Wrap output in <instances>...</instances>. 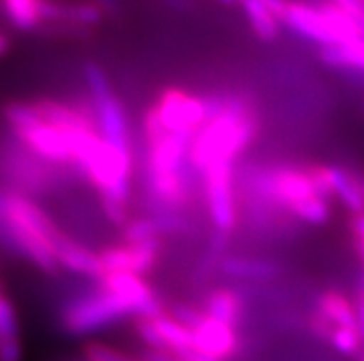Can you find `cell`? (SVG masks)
<instances>
[{
  "mask_svg": "<svg viewBox=\"0 0 364 361\" xmlns=\"http://www.w3.org/2000/svg\"><path fill=\"white\" fill-rule=\"evenodd\" d=\"M261 131L254 98L239 91H222V113L203 123L191 140L189 162L198 175L217 162H237Z\"/></svg>",
  "mask_w": 364,
  "mask_h": 361,
  "instance_id": "cell-1",
  "label": "cell"
},
{
  "mask_svg": "<svg viewBox=\"0 0 364 361\" xmlns=\"http://www.w3.org/2000/svg\"><path fill=\"white\" fill-rule=\"evenodd\" d=\"M124 319H134L128 302L95 286L65 302L60 311V328L73 338H83Z\"/></svg>",
  "mask_w": 364,
  "mask_h": 361,
  "instance_id": "cell-2",
  "label": "cell"
},
{
  "mask_svg": "<svg viewBox=\"0 0 364 361\" xmlns=\"http://www.w3.org/2000/svg\"><path fill=\"white\" fill-rule=\"evenodd\" d=\"M83 79L87 83L89 98L95 107L97 126L104 140L120 151L134 153L128 113L119 96L113 91L109 76L97 61H85L82 67Z\"/></svg>",
  "mask_w": 364,
  "mask_h": 361,
  "instance_id": "cell-3",
  "label": "cell"
},
{
  "mask_svg": "<svg viewBox=\"0 0 364 361\" xmlns=\"http://www.w3.org/2000/svg\"><path fill=\"white\" fill-rule=\"evenodd\" d=\"M205 206L213 229L233 233L240 221V199L237 188V162H217L200 175Z\"/></svg>",
  "mask_w": 364,
  "mask_h": 361,
  "instance_id": "cell-4",
  "label": "cell"
},
{
  "mask_svg": "<svg viewBox=\"0 0 364 361\" xmlns=\"http://www.w3.org/2000/svg\"><path fill=\"white\" fill-rule=\"evenodd\" d=\"M152 104L156 106L165 129L172 135L193 138L208 122V109L202 94L198 96L181 87L168 85L161 89Z\"/></svg>",
  "mask_w": 364,
  "mask_h": 361,
  "instance_id": "cell-5",
  "label": "cell"
},
{
  "mask_svg": "<svg viewBox=\"0 0 364 361\" xmlns=\"http://www.w3.org/2000/svg\"><path fill=\"white\" fill-rule=\"evenodd\" d=\"M2 170L9 179V183L15 187V192L26 194V196L46 194L60 183L61 174H63L61 166L45 162L21 144L6 151L2 159Z\"/></svg>",
  "mask_w": 364,
  "mask_h": 361,
  "instance_id": "cell-6",
  "label": "cell"
},
{
  "mask_svg": "<svg viewBox=\"0 0 364 361\" xmlns=\"http://www.w3.org/2000/svg\"><path fill=\"white\" fill-rule=\"evenodd\" d=\"M282 24H285L294 35L301 37L313 45H318V48L342 45L341 35L333 28L322 4H309V2H301V0H287V6L282 15Z\"/></svg>",
  "mask_w": 364,
  "mask_h": 361,
  "instance_id": "cell-7",
  "label": "cell"
},
{
  "mask_svg": "<svg viewBox=\"0 0 364 361\" xmlns=\"http://www.w3.org/2000/svg\"><path fill=\"white\" fill-rule=\"evenodd\" d=\"M163 251V240L154 238L143 243L107 245L98 251L104 273H134L146 277L154 270Z\"/></svg>",
  "mask_w": 364,
  "mask_h": 361,
  "instance_id": "cell-8",
  "label": "cell"
},
{
  "mask_svg": "<svg viewBox=\"0 0 364 361\" xmlns=\"http://www.w3.org/2000/svg\"><path fill=\"white\" fill-rule=\"evenodd\" d=\"M17 142L21 146L26 148L30 153L39 157L45 162H50L54 166H61L70 172L73 166V140H70L69 133L61 131V129L48 126L41 120L32 128L24 129V131L15 135Z\"/></svg>",
  "mask_w": 364,
  "mask_h": 361,
  "instance_id": "cell-9",
  "label": "cell"
},
{
  "mask_svg": "<svg viewBox=\"0 0 364 361\" xmlns=\"http://www.w3.org/2000/svg\"><path fill=\"white\" fill-rule=\"evenodd\" d=\"M194 348L218 361H233L240 350V338L235 326L213 319L205 313L196 328H193Z\"/></svg>",
  "mask_w": 364,
  "mask_h": 361,
  "instance_id": "cell-10",
  "label": "cell"
},
{
  "mask_svg": "<svg viewBox=\"0 0 364 361\" xmlns=\"http://www.w3.org/2000/svg\"><path fill=\"white\" fill-rule=\"evenodd\" d=\"M52 251H54L60 270H67L70 273L82 274V277H87V279L95 280V282L104 274V267H102L98 252L89 249V247L82 245V243L76 242L74 238H70L67 233H63L60 238L55 240Z\"/></svg>",
  "mask_w": 364,
  "mask_h": 361,
  "instance_id": "cell-11",
  "label": "cell"
},
{
  "mask_svg": "<svg viewBox=\"0 0 364 361\" xmlns=\"http://www.w3.org/2000/svg\"><path fill=\"white\" fill-rule=\"evenodd\" d=\"M333 197L341 203L350 216L364 212V170L355 166L326 165Z\"/></svg>",
  "mask_w": 364,
  "mask_h": 361,
  "instance_id": "cell-12",
  "label": "cell"
},
{
  "mask_svg": "<svg viewBox=\"0 0 364 361\" xmlns=\"http://www.w3.org/2000/svg\"><path fill=\"white\" fill-rule=\"evenodd\" d=\"M218 273L233 280H250V282H268L277 279L283 273V267L277 262L254 256L226 255L218 264Z\"/></svg>",
  "mask_w": 364,
  "mask_h": 361,
  "instance_id": "cell-13",
  "label": "cell"
},
{
  "mask_svg": "<svg viewBox=\"0 0 364 361\" xmlns=\"http://www.w3.org/2000/svg\"><path fill=\"white\" fill-rule=\"evenodd\" d=\"M318 61L341 74L342 78L364 74V37H357L348 43L318 48Z\"/></svg>",
  "mask_w": 364,
  "mask_h": 361,
  "instance_id": "cell-14",
  "label": "cell"
},
{
  "mask_svg": "<svg viewBox=\"0 0 364 361\" xmlns=\"http://www.w3.org/2000/svg\"><path fill=\"white\" fill-rule=\"evenodd\" d=\"M202 310L213 319L237 328L245 313V293L235 288H213L203 297Z\"/></svg>",
  "mask_w": 364,
  "mask_h": 361,
  "instance_id": "cell-15",
  "label": "cell"
},
{
  "mask_svg": "<svg viewBox=\"0 0 364 361\" xmlns=\"http://www.w3.org/2000/svg\"><path fill=\"white\" fill-rule=\"evenodd\" d=\"M0 361H23V341L14 301L0 286Z\"/></svg>",
  "mask_w": 364,
  "mask_h": 361,
  "instance_id": "cell-16",
  "label": "cell"
},
{
  "mask_svg": "<svg viewBox=\"0 0 364 361\" xmlns=\"http://www.w3.org/2000/svg\"><path fill=\"white\" fill-rule=\"evenodd\" d=\"M314 310L326 317L333 326L357 328L353 299L341 289H323L318 293L314 299Z\"/></svg>",
  "mask_w": 364,
  "mask_h": 361,
  "instance_id": "cell-17",
  "label": "cell"
},
{
  "mask_svg": "<svg viewBox=\"0 0 364 361\" xmlns=\"http://www.w3.org/2000/svg\"><path fill=\"white\" fill-rule=\"evenodd\" d=\"M242 11L248 18L250 28L254 30L259 41L274 43L282 33V18L257 0H240Z\"/></svg>",
  "mask_w": 364,
  "mask_h": 361,
  "instance_id": "cell-18",
  "label": "cell"
},
{
  "mask_svg": "<svg viewBox=\"0 0 364 361\" xmlns=\"http://www.w3.org/2000/svg\"><path fill=\"white\" fill-rule=\"evenodd\" d=\"M6 17L21 32L36 30L43 24L41 2L43 0H0Z\"/></svg>",
  "mask_w": 364,
  "mask_h": 361,
  "instance_id": "cell-19",
  "label": "cell"
},
{
  "mask_svg": "<svg viewBox=\"0 0 364 361\" xmlns=\"http://www.w3.org/2000/svg\"><path fill=\"white\" fill-rule=\"evenodd\" d=\"M154 325H156L157 332L161 335L166 350H189V348H194L193 330L189 326L181 325L180 321L174 319L168 311L156 317Z\"/></svg>",
  "mask_w": 364,
  "mask_h": 361,
  "instance_id": "cell-20",
  "label": "cell"
},
{
  "mask_svg": "<svg viewBox=\"0 0 364 361\" xmlns=\"http://www.w3.org/2000/svg\"><path fill=\"white\" fill-rule=\"evenodd\" d=\"M329 347L337 350L342 356H353L359 354L360 348L364 347L357 328H348V326H333L331 335L328 339Z\"/></svg>",
  "mask_w": 364,
  "mask_h": 361,
  "instance_id": "cell-21",
  "label": "cell"
},
{
  "mask_svg": "<svg viewBox=\"0 0 364 361\" xmlns=\"http://www.w3.org/2000/svg\"><path fill=\"white\" fill-rule=\"evenodd\" d=\"M83 357L85 361H143L141 356H132L120 348L100 343V341H89L83 345Z\"/></svg>",
  "mask_w": 364,
  "mask_h": 361,
  "instance_id": "cell-22",
  "label": "cell"
},
{
  "mask_svg": "<svg viewBox=\"0 0 364 361\" xmlns=\"http://www.w3.org/2000/svg\"><path fill=\"white\" fill-rule=\"evenodd\" d=\"M100 209L102 214L106 216V220L111 225H115L119 229L126 227L132 220L129 216V203L119 201V199H113V197H100Z\"/></svg>",
  "mask_w": 364,
  "mask_h": 361,
  "instance_id": "cell-23",
  "label": "cell"
},
{
  "mask_svg": "<svg viewBox=\"0 0 364 361\" xmlns=\"http://www.w3.org/2000/svg\"><path fill=\"white\" fill-rule=\"evenodd\" d=\"M166 311L171 313L174 319H178L181 325L189 326L191 330L196 328V326L202 323V319L205 317V311L202 308H196L193 304H187V302H176L172 306L166 308Z\"/></svg>",
  "mask_w": 364,
  "mask_h": 361,
  "instance_id": "cell-24",
  "label": "cell"
},
{
  "mask_svg": "<svg viewBox=\"0 0 364 361\" xmlns=\"http://www.w3.org/2000/svg\"><path fill=\"white\" fill-rule=\"evenodd\" d=\"M134 328L137 338L146 345V348H165L161 335L154 325V319H134Z\"/></svg>",
  "mask_w": 364,
  "mask_h": 361,
  "instance_id": "cell-25",
  "label": "cell"
},
{
  "mask_svg": "<svg viewBox=\"0 0 364 361\" xmlns=\"http://www.w3.org/2000/svg\"><path fill=\"white\" fill-rule=\"evenodd\" d=\"M307 330H309L311 334H313L316 339L328 343L329 335H331L333 325L313 308V310L309 311V316H307Z\"/></svg>",
  "mask_w": 364,
  "mask_h": 361,
  "instance_id": "cell-26",
  "label": "cell"
},
{
  "mask_svg": "<svg viewBox=\"0 0 364 361\" xmlns=\"http://www.w3.org/2000/svg\"><path fill=\"white\" fill-rule=\"evenodd\" d=\"M353 304H355V325L357 332H359L360 339L364 345V284L359 282L355 288V297H353Z\"/></svg>",
  "mask_w": 364,
  "mask_h": 361,
  "instance_id": "cell-27",
  "label": "cell"
},
{
  "mask_svg": "<svg viewBox=\"0 0 364 361\" xmlns=\"http://www.w3.org/2000/svg\"><path fill=\"white\" fill-rule=\"evenodd\" d=\"M348 227H350L353 240H364V212L351 216L350 221H348Z\"/></svg>",
  "mask_w": 364,
  "mask_h": 361,
  "instance_id": "cell-28",
  "label": "cell"
},
{
  "mask_svg": "<svg viewBox=\"0 0 364 361\" xmlns=\"http://www.w3.org/2000/svg\"><path fill=\"white\" fill-rule=\"evenodd\" d=\"M257 2H261V4H264L267 8L272 9L274 13H276L279 18H282L283 9H285L287 6V0H257Z\"/></svg>",
  "mask_w": 364,
  "mask_h": 361,
  "instance_id": "cell-29",
  "label": "cell"
},
{
  "mask_svg": "<svg viewBox=\"0 0 364 361\" xmlns=\"http://www.w3.org/2000/svg\"><path fill=\"white\" fill-rule=\"evenodd\" d=\"M9 50H11V37L0 30V57H4Z\"/></svg>",
  "mask_w": 364,
  "mask_h": 361,
  "instance_id": "cell-30",
  "label": "cell"
},
{
  "mask_svg": "<svg viewBox=\"0 0 364 361\" xmlns=\"http://www.w3.org/2000/svg\"><path fill=\"white\" fill-rule=\"evenodd\" d=\"M95 2H97L104 11H113V9H115L117 0H95Z\"/></svg>",
  "mask_w": 364,
  "mask_h": 361,
  "instance_id": "cell-31",
  "label": "cell"
},
{
  "mask_svg": "<svg viewBox=\"0 0 364 361\" xmlns=\"http://www.w3.org/2000/svg\"><path fill=\"white\" fill-rule=\"evenodd\" d=\"M353 249H355L360 260L364 262V240H353Z\"/></svg>",
  "mask_w": 364,
  "mask_h": 361,
  "instance_id": "cell-32",
  "label": "cell"
},
{
  "mask_svg": "<svg viewBox=\"0 0 364 361\" xmlns=\"http://www.w3.org/2000/svg\"><path fill=\"white\" fill-rule=\"evenodd\" d=\"M220 4H226V6H233V4H240V0H217Z\"/></svg>",
  "mask_w": 364,
  "mask_h": 361,
  "instance_id": "cell-33",
  "label": "cell"
},
{
  "mask_svg": "<svg viewBox=\"0 0 364 361\" xmlns=\"http://www.w3.org/2000/svg\"><path fill=\"white\" fill-rule=\"evenodd\" d=\"M355 360H357V361H364V347L360 348L359 354H357V356H355Z\"/></svg>",
  "mask_w": 364,
  "mask_h": 361,
  "instance_id": "cell-34",
  "label": "cell"
},
{
  "mask_svg": "<svg viewBox=\"0 0 364 361\" xmlns=\"http://www.w3.org/2000/svg\"><path fill=\"white\" fill-rule=\"evenodd\" d=\"M359 282L364 284V262H363V271H360V277H359Z\"/></svg>",
  "mask_w": 364,
  "mask_h": 361,
  "instance_id": "cell-35",
  "label": "cell"
}]
</instances>
